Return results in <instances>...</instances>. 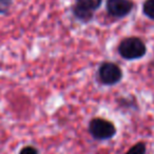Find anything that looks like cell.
<instances>
[{
    "label": "cell",
    "instance_id": "cell-1",
    "mask_svg": "<svg viewBox=\"0 0 154 154\" xmlns=\"http://www.w3.org/2000/svg\"><path fill=\"white\" fill-rule=\"evenodd\" d=\"M118 54L126 60H136L143 57L147 52L146 45L138 37H127L118 45Z\"/></svg>",
    "mask_w": 154,
    "mask_h": 154
},
{
    "label": "cell",
    "instance_id": "cell-2",
    "mask_svg": "<svg viewBox=\"0 0 154 154\" xmlns=\"http://www.w3.org/2000/svg\"><path fill=\"white\" fill-rule=\"evenodd\" d=\"M89 134L95 140H109L116 135V127L111 120L94 117L89 122Z\"/></svg>",
    "mask_w": 154,
    "mask_h": 154
},
{
    "label": "cell",
    "instance_id": "cell-3",
    "mask_svg": "<svg viewBox=\"0 0 154 154\" xmlns=\"http://www.w3.org/2000/svg\"><path fill=\"white\" fill-rule=\"evenodd\" d=\"M122 70L118 64L112 61H103L99 64L96 71L97 82L103 86L112 87L117 85L122 79Z\"/></svg>",
    "mask_w": 154,
    "mask_h": 154
},
{
    "label": "cell",
    "instance_id": "cell-4",
    "mask_svg": "<svg viewBox=\"0 0 154 154\" xmlns=\"http://www.w3.org/2000/svg\"><path fill=\"white\" fill-rule=\"evenodd\" d=\"M103 0H76L72 7V13L78 21L89 23L94 17V13L99 9Z\"/></svg>",
    "mask_w": 154,
    "mask_h": 154
},
{
    "label": "cell",
    "instance_id": "cell-5",
    "mask_svg": "<svg viewBox=\"0 0 154 154\" xmlns=\"http://www.w3.org/2000/svg\"><path fill=\"white\" fill-rule=\"evenodd\" d=\"M106 9L110 16L115 18H124L131 13L133 2L131 0H107Z\"/></svg>",
    "mask_w": 154,
    "mask_h": 154
},
{
    "label": "cell",
    "instance_id": "cell-6",
    "mask_svg": "<svg viewBox=\"0 0 154 154\" xmlns=\"http://www.w3.org/2000/svg\"><path fill=\"white\" fill-rule=\"evenodd\" d=\"M146 152H147V148H146L145 143L139 141L132 146L125 154H146Z\"/></svg>",
    "mask_w": 154,
    "mask_h": 154
},
{
    "label": "cell",
    "instance_id": "cell-7",
    "mask_svg": "<svg viewBox=\"0 0 154 154\" xmlns=\"http://www.w3.org/2000/svg\"><path fill=\"white\" fill-rule=\"evenodd\" d=\"M143 14H145L147 17L154 20V0H147V1L143 3Z\"/></svg>",
    "mask_w": 154,
    "mask_h": 154
},
{
    "label": "cell",
    "instance_id": "cell-8",
    "mask_svg": "<svg viewBox=\"0 0 154 154\" xmlns=\"http://www.w3.org/2000/svg\"><path fill=\"white\" fill-rule=\"evenodd\" d=\"M13 5V0H0V15H5L9 13Z\"/></svg>",
    "mask_w": 154,
    "mask_h": 154
},
{
    "label": "cell",
    "instance_id": "cell-9",
    "mask_svg": "<svg viewBox=\"0 0 154 154\" xmlns=\"http://www.w3.org/2000/svg\"><path fill=\"white\" fill-rule=\"evenodd\" d=\"M18 154H40V153H39V150L35 146L28 145L22 147Z\"/></svg>",
    "mask_w": 154,
    "mask_h": 154
}]
</instances>
